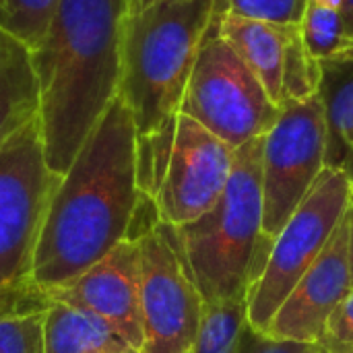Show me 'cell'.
I'll use <instances>...</instances> for the list:
<instances>
[{
    "instance_id": "8fae6325",
    "label": "cell",
    "mask_w": 353,
    "mask_h": 353,
    "mask_svg": "<svg viewBox=\"0 0 353 353\" xmlns=\"http://www.w3.org/2000/svg\"><path fill=\"white\" fill-rule=\"evenodd\" d=\"M41 294L50 306L64 304L101 316L132 350H143L139 242H120L77 279L54 290H41Z\"/></svg>"
},
{
    "instance_id": "9c48e42d",
    "label": "cell",
    "mask_w": 353,
    "mask_h": 353,
    "mask_svg": "<svg viewBox=\"0 0 353 353\" xmlns=\"http://www.w3.org/2000/svg\"><path fill=\"white\" fill-rule=\"evenodd\" d=\"M327 155V124L319 93L281 108L265 134L263 151V238L275 240L304 201Z\"/></svg>"
},
{
    "instance_id": "603a6c76",
    "label": "cell",
    "mask_w": 353,
    "mask_h": 353,
    "mask_svg": "<svg viewBox=\"0 0 353 353\" xmlns=\"http://www.w3.org/2000/svg\"><path fill=\"white\" fill-rule=\"evenodd\" d=\"M306 4L308 0H228L232 12L275 25H300Z\"/></svg>"
},
{
    "instance_id": "d6986e66",
    "label": "cell",
    "mask_w": 353,
    "mask_h": 353,
    "mask_svg": "<svg viewBox=\"0 0 353 353\" xmlns=\"http://www.w3.org/2000/svg\"><path fill=\"white\" fill-rule=\"evenodd\" d=\"M321 74H323L321 62L308 52L300 25H288L285 48H283V70H281L283 105L290 101H304L316 95L321 85Z\"/></svg>"
},
{
    "instance_id": "ffe728a7",
    "label": "cell",
    "mask_w": 353,
    "mask_h": 353,
    "mask_svg": "<svg viewBox=\"0 0 353 353\" xmlns=\"http://www.w3.org/2000/svg\"><path fill=\"white\" fill-rule=\"evenodd\" d=\"M176 122L178 118L151 134L137 137V186L151 199H157L170 165Z\"/></svg>"
},
{
    "instance_id": "7c38bea8",
    "label": "cell",
    "mask_w": 353,
    "mask_h": 353,
    "mask_svg": "<svg viewBox=\"0 0 353 353\" xmlns=\"http://www.w3.org/2000/svg\"><path fill=\"white\" fill-rule=\"evenodd\" d=\"M352 288L347 211L321 256L279 306L263 335L275 341L321 345L331 314Z\"/></svg>"
},
{
    "instance_id": "44dd1931",
    "label": "cell",
    "mask_w": 353,
    "mask_h": 353,
    "mask_svg": "<svg viewBox=\"0 0 353 353\" xmlns=\"http://www.w3.org/2000/svg\"><path fill=\"white\" fill-rule=\"evenodd\" d=\"M58 4L60 0H4L0 27L33 50L43 39Z\"/></svg>"
},
{
    "instance_id": "d4e9b609",
    "label": "cell",
    "mask_w": 353,
    "mask_h": 353,
    "mask_svg": "<svg viewBox=\"0 0 353 353\" xmlns=\"http://www.w3.org/2000/svg\"><path fill=\"white\" fill-rule=\"evenodd\" d=\"M238 353H325V350H323V345H316V343L275 341V339L259 335L250 327H246L242 333Z\"/></svg>"
},
{
    "instance_id": "6da1fadb",
    "label": "cell",
    "mask_w": 353,
    "mask_h": 353,
    "mask_svg": "<svg viewBox=\"0 0 353 353\" xmlns=\"http://www.w3.org/2000/svg\"><path fill=\"white\" fill-rule=\"evenodd\" d=\"M137 201V126L116 95L48 205L31 281L54 290L89 271L126 240Z\"/></svg>"
},
{
    "instance_id": "5b68a950",
    "label": "cell",
    "mask_w": 353,
    "mask_h": 353,
    "mask_svg": "<svg viewBox=\"0 0 353 353\" xmlns=\"http://www.w3.org/2000/svg\"><path fill=\"white\" fill-rule=\"evenodd\" d=\"M60 180L46 163L37 118L0 147V314L43 312L31 267Z\"/></svg>"
},
{
    "instance_id": "f546056e",
    "label": "cell",
    "mask_w": 353,
    "mask_h": 353,
    "mask_svg": "<svg viewBox=\"0 0 353 353\" xmlns=\"http://www.w3.org/2000/svg\"><path fill=\"white\" fill-rule=\"evenodd\" d=\"M137 2H141V0H128V6H132V4H137Z\"/></svg>"
},
{
    "instance_id": "5bb4252c",
    "label": "cell",
    "mask_w": 353,
    "mask_h": 353,
    "mask_svg": "<svg viewBox=\"0 0 353 353\" xmlns=\"http://www.w3.org/2000/svg\"><path fill=\"white\" fill-rule=\"evenodd\" d=\"M39 114V83L29 48L0 27V147Z\"/></svg>"
},
{
    "instance_id": "7a4b0ae2",
    "label": "cell",
    "mask_w": 353,
    "mask_h": 353,
    "mask_svg": "<svg viewBox=\"0 0 353 353\" xmlns=\"http://www.w3.org/2000/svg\"><path fill=\"white\" fill-rule=\"evenodd\" d=\"M128 0H60L37 48L39 132L48 168L64 176L118 95Z\"/></svg>"
},
{
    "instance_id": "484cf974",
    "label": "cell",
    "mask_w": 353,
    "mask_h": 353,
    "mask_svg": "<svg viewBox=\"0 0 353 353\" xmlns=\"http://www.w3.org/2000/svg\"><path fill=\"white\" fill-rule=\"evenodd\" d=\"M339 12H341V17H343V23H345L347 33L353 37V0H343Z\"/></svg>"
},
{
    "instance_id": "4316f807",
    "label": "cell",
    "mask_w": 353,
    "mask_h": 353,
    "mask_svg": "<svg viewBox=\"0 0 353 353\" xmlns=\"http://www.w3.org/2000/svg\"><path fill=\"white\" fill-rule=\"evenodd\" d=\"M350 267H352V281H353V199L350 207Z\"/></svg>"
},
{
    "instance_id": "277c9868",
    "label": "cell",
    "mask_w": 353,
    "mask_h": 353,
    "mask_svg": "<svg viewBox=\"0 0 353 353\" xmlns=\"http://www.w3.org/2000/svg\"><path fill=\"white\" fill-rule=\"evenodd\" d=\"M265 137L234 149L221 199L201 219L176 228L184 259L205 304L246 296L269 256L263 238Z\"/></svg>"
},
{
    "instance_id": "9a60e30c",
    "label": "cell",
    "mask_w": 353,
    "mask_h": 353,
    "mask_svg": "<svg viewBox=\"0 0 353 353\" xmlns=\"http://www.w3.org/2000/svg\"><path fill=\"white\" fill-rule=\"evenodd\" d=\"M319 97L327 124L325 168L341 170L353 182V56L323 60Z\"/></svg>"
},
{
    "instance_id": "83f0119b",
    "label": "cell",
    "mask_w": 353,
    "mask_h": 353,
    "mask_svg": "<svg viewBox=\"0 0 353 353\" xmlns=\"http://www.w3.org/2000/svg\"><path fill=\"white\" fill-rule=\"evenodd\" d=\"M323 4H327V6H331V8H341V4H343V0H321Z\"/></svg>"
},
{
    "instance_id": "7402d4cb",
    "label": "cell",
    "mask_w": 353,
    "mask_h": 353,
    "mask_svg": "<svg viewBox=\"0 0 353 353\" xmlns=\"http://www.w3.org/2000/svg\"><path fill=\"white\" fill-rule=\"evenodd\" d=\"M0 353H43V312L0 314Z\"/></svg>"
},
{
    "instance_id": "cb8c5ba5",
    "label": "cell",
    "mask_w": 353,
    "mask_h": 353,
    "mask_svg": "<svg viewBox=\"0 0 353 353\" xmlns=\"http://www.w3.org/2000/svg\"><path fill=\"white\" fill-rule=\"evenodd\" d=\"M321 345L325 352H341L353 347V288L331 314Z\"/></svg>"
},
{
    "instance_id": "52a82bcc",
    "label": "cell",
    "mask_w": 353,
    "mask_h": 353,
    "mask_svg": "<svg viewBox=\"0 0 353 353\" xmlns=\"http://www.w3.org/2000/svg\"><path fill=\"white\" fill-rule=\"evenodd\" d=\"M352 199L350 176L325 168L283 230L271 240L265 267L246 294V319L254 333H265L279 306L321 256L335 228L350 211Z\"/></svg>"
},
{
    "instance_id": "ba28073f",
    "label": "cell",
    "mask_w": 353,
    "mask_h": 353,
    "mask_svg": "<svg viewBox=\"0 0 353 353\" xmlns=\"http://www.w3.org/2000/svg\"><path fill=\"white\" fill-rule=\"evenodd\" d=\"M141 250V353H188L205 302L184 259L174 225L159 223L139 242Z\"/></svg>"
},
{
    "instance_id": "e0dca14e",
    "label": "cell",
    "mask_w": 353,
    "mask_h": 353,
    "mask_svg": "<svg viewBox=\"0 0 353 353\" xmlns=\"http://www.w3.org/2000/svg\"><path fill=\"white\" fill-rule=\"evenodd\" d=\"M246 327V296L205 304L199 335L188 353H238Z\"/></svg>"
},
{
    "instance_id": "30bf717a",
    "label": "cell",
    "mask_w": 353,
    "mask_h": 353,
    "mask_svg": "<svg viewBox=\"0 0 353 353\" xmlns=\"http://www.w3.org/2000/svg\"><path fill=\"white\" fill-rule=\"evenodd\" d=\"M234 149L192 118L178 114L170 165L155 199L161 223L188 225L221 199L232 174Z\"/></svg>"
},
{
    "instance_id": "8992f818",
    "label": "cell",
    "mask_w": 353,
    "mask_h": 353,
    "mask_svg": "<svg viewBox=\"0 0 353 353\" xmlns=\"http://www.w3.org/2000/svg\"><path fill=\"white\" fill-rule=\"evenodd\" d=\"M223 0L211 21L182 97L180 114L205 126L232 149L265 137L281 108L269 97L256 74L219 35Z\"/></svg>"
},
{
    "instance_id": "ac0fdd59",
    "label": "cell",
    "mask_w": 353,
    "mask_h": 353,
    "mask_svg": "<svg viewBox=\"0 0 353 353\" xmlns=\"http://www.w3.org/2000/svg\"><path fill=\"white\" fill-rule=\"evenodd\" d=\"M300 29L308 52L319 62L353 56V37L347 33L337 8L323 4L321 0H308Z\"/></svg>"
},
{
    "instance_id": "4dcf8cb0",
    "label": "cell",
    "mask_w": 353,
    "mask_h": 353,
    "mask_svg": "<svg viewBox=\"0 0 353 353\" xmlns=\"http://www.w3.org/2000/svg\"><path fill=\"white\" fill-rule=\"evenodd\" d=\"M2 6H4V0H0V10H2Z\"/></svg>"
},
{
    "instance_id": "f1b7e54d",
    "label": "cell",
    "mask_w": 353,
    "mask_h": 353,
    "mask_svg": "<svg viewBox=\"0 0 353 353\" xmlns=\"http://www.w3.org/2000/svg\"><path fill=\"white\" fill-rule=\"evenodd\" d=\"M325 353H353V347L352 350H341V352H325Z\"/></svg>"
},
{
    "instance_id": "2e32d148",
    "label": "cell",
    "mask_w": 353,
    "mask_h": 353,
    "mask_svg": "<svg viewBox=\"0 0 353 353\" xmlns=\"http://www.w3.org/2000/svg\"><path fill=\"white\" fill-rule=\"evenodd\" d=\"M43 353H139L101 316L64 304L43 312Z\"/></svg>"
},
{
    "instance_id": "3957f363",
    "label": "cell",
    "mask_w": 353,
    "mask_h": 353,
    "mask_svg": "<svg viewBox=\"0 0 353 353\" xmlns=\"http://www.w3.org/2000/svg\"><path fill=\"white\" fill-rule=\"evenodd\" d=\"M223 0H141L128 6L122 29L118 95L137 137L178 118L194 60Z\"/></svg>"
},
{
    "instance_id": "4fadbf2b",
    "label": "cell",
    "mask_w": 353,
    "mask_h": 353,
    "mask_svg": "<svg viewBox=\"0 0 353 353\" xmlns=\"http://www.w3.org/2000/svg\"><path fill=\"white\" fill-rule=\"evenodd\" d=\"M285 27L265 23L232 12L228 6L219 14V35L228 46L242 58V62L256 74L267 89L269 97L281 108V70H283V48Z\"/></svg>"
}]
</instances>
